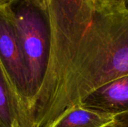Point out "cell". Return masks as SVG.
<instances>
[{"instance_id":"cell-1","label":"cell","mask_w":128,"mask_h":127,"mask_svg":"<svg viewBox=\"0 0 128 127\" xmlns=\"http://www.w3.org/2000/svg\"><path fill=\"white\" fill-rule=\"evenodd\" d=\"M128 74V13L94 12L84 33L48 67L28 109L32 127H47L98 88Z\"/></svg>"},{"instance_id":"cell-2","label":"cell","mask_w":128,"mask_h":127,"mask_svg":"<svg viewBox=\"0 0 128 127\" xmlns=\"http://www.w3.org/2000/svg\"><path fill=\"white\" fill-rule=\"evenodd\" d=\"M21 48L28 83V107L47 70L52 40L49 0H10L5 6Z\"/></svg>"},{"instance_id":"cell-3","label":"cell","mask_w":128,"mask_h":127,"mask_svg":"<svg viewBox=\"0 0 128 127\" xmlns=\"http://www.w3.org/2000/svg\"><path fill=\"white\" fill-rule=\"evenodd\" d=\"M52 28L50 55L81 36L94 16L91 0H49Z\"/></svg>"},{"instance_id":"cell-4","label":"cell","mask_w":128,"mask_h":127,"mask_svg":"<svg viewBox=\"0 0 128 127\" xmlns=\"http://www.w3.org/2000/svg\"><path fill=\"white\" fill-rule=\"evenodd\" d=\"M0 60L27 111L28 83L23 57L14 23L5 7H0Z\"/></svg>"},{"instance_id":"cell-5","label":"cell","mask_w":128,"mask_h":127,"mask_svg":"<svg viewBox=\"0 0 128 127\" xmlns=\"http://www.w3.org/2000/svg\"><path fill=\"white\" fill-rule=\"evenodd\" d=\"M78 105L114 117L128 112V74L98 88L81 100Z\"/></svg>"},{"instance_id":"cell-6","label":"cell","mask_w":128,"mask_h":127,"mask_svg":"<svg viewBox=\"0 0 128 127\" xmlns=\"http://www.w3.org/2000/svg\"><path fill=\"white\" fill-rule=\"evenodd\" d=\"M0 127H32L25 105L0 60Z\"/></svg>"},{"instance_id":"cell-7","label":"cell","mask_w":128,"mask_h":127,"mask_svg":"<svg viewBox=\"0 0 128 127\" xmlns=\"http://www.w3.org/2000/svg\"><path fill=\"white\" fill-rule=\"evenodd\" d=\"M115 117L83 109L76 105L65 111L47 127H107Z\"/></svg>"},{"instance_id":"cell-8","label":"cell","mask_w":128,"mask_h":127,"mask_svg":"<svg viewBox=\"0 0 128 127\" xmlns=\"http://www.w3.org/2000/svg\"><path fill=\"white\" fill-rule=\"evenodd\" d=\"M124 0H91L94 12L120 11Z\"/></svg>"},{"instance_id":"cell-9","label":"cell","mask_w":128,"mask_h":127,"mask_svg":"<svg viewBox=\"0 0 128 127\" xmlns=\"http://www.w3.org/2000/svg\"><path fill=\"white\" fill-rule=\"evenodd\" d=\"M115 127H128V112L115 116Z\"/></svg>"},{"instance_id":"cell-10","label":"cell","mask_w":128,"mask_h":127,"mask_svg":"<svg viewBox=\"0 0 128 127\" xmlns=\"http://www.w3.org/2000/svg\"><path fill=\"white\" fill-rule=\"evenodd\" d=\"M120 11H122L124 13H128V0L124 1V2L122 3Z\"/></svg>"},{"instance_id":"cell-11","label":"cell","mask_w":128,"mask_h":127,"mask_svg":"<svg viewBox=\"0 0 128 127\" xmlns=\"http://www.w3.org/2000/svg\"><path fill=\"white\" fill-rule=\"evenodd\" d=\"M10 1V0H0V7H5Z\"/></svg>"},{"instance_id":"cell-12","label":"cell","mask_w":128,"mask_h":127,"mask_svg":"<svg viewBox=\"0 0 128 127\" xmlns=\"http://www.w3.org/2000/svg\"><path fill=\"white\" fill-rule=\"evenodd\" d=\"M107 127H114V124H112V125H110V126H108Z\"/></svg>"}]
</instances>
